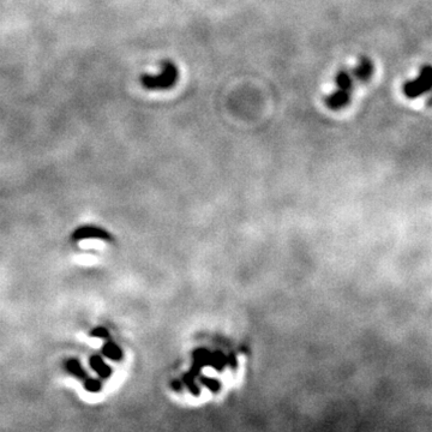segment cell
<instances>
[{"instance_id": "8fae6325", "label": "cell", "mask_w": 432, "mask_h": 432, "mask_svg": "<svg viewBox=\"0 0 432 432\" xmlns=\"http://www.w3.org/2000/svg\"><path fill=\"white\" fill-rule=\"evenodd\" d=\"M210 363L212 364V366H214L216 370H222L224 369L225 364L227 363V358L224 357V354L215 353V356L211 357Z\"/></svg>"}, {"instance_id": "4fadbf2b", "label": "cell", "mask_w": 432, "mask_h": 432, "mask_svg": "<svg viewBox=\"0 0 432 432\" xmlns=\"http://www.w3.org/2000/svg\"><path fill=\"white\" fill-rule=\"evenodd\" d=\"M91 336H93V338H99V339H108L109 332L107 329L99 327V328H95L94 330L91 331Z\"/></svg>"}, {"instance_id": "5b68a950", "label": "cell", "mask_w": 432, "mask_h": 432, "mask_svg": "<svg viewBox=\"0 0 432 432\" xmlns=\"http://www.w3.org/2000/svg\"><path fill=\"white\" fill-rule=\"evenodd\" d=\"M374 72V66L369 59L364 58L358 64L356 70L353 71L354 78L358 81H367L372 75Z\"/></svg>"}, {"instance_id": "8992f818", "label": "cell", "mask_w": 432, "mask_h": 432, "mask_svg": "<svg viewBox=\"0 0 432 432\" xmlns=\"http://www.w3.org/2000/svg\"><path fill=\"white\" fill-rule=\"evenodd\" d=\"M335 83L338 89L350 93L354 86V75H350L348 71L341 70L335 77Z\"/></svg>"}, {"instance_id": "6da1fadb", "label": "cell", "mask_w": 432, "mask_h": 432, "mask_svg": "<svg viewBox=\"0 0 432 432\" xmlns=\"http://www.w3.org/2000/svg\"><path fill=\"white\" fill-rule=\"evenodd\" d=\"M179 80L178 66L173 62H165L161 71L156 75L144 73L141 76V83L148 90H168L175 86Z\"/></svg>"}, {"instance_id": "9a60e30c", "label": "cell", "mask_w": 432, "mask_h": 432, "mask_svg": "<svg viewBox=\"0 0 432 432\" xmlns=\"http://www.w3.org/2000/svg\"><path fill=\"white\" fill-rule=\"evenodd\" d=\"M229 364H231L232 369H235V367H237V359H235L234 354H232V356L229 357Z\"/></svg>"}, {"instance_id": "9c48e42d", "label": "cell", "mask_w": 432, "mask_h": 432, "mask_svg": "<svg viewBox=\"0 0 432 432\" xmlns=\"http://www.w3.org/2000/svg\"><path fill=\"white\" fill-rule=\"evenodd\" d=\"M65 367L71 375H73L75 377L80 378V380H86L87 378V372L84 371V369L82 367V365H81V363L78 362V360L69 359L67 362H65Z\"/></svg>"}, {"instance_id": "7a4b0ae2", "label": "cell", "mask_w": 432, "mask_h": 432, "mask_svg": "<svg viewBox=\"0 0 432 432\" xmlns=\"http://www.w3.org/2000/svg\"><path fill=\"white\" fill-rule=\"evenodd\" d=\"M432 88V67L425 66L421 69L420 75L414 81L405 84L403 91L407 97H418L420 94H424Z\"/></svg>"}, {"instance_id": "ba28073f", "label": "cell", "mask_w": 432, "mask_h": 432, "mask_svg": "<svg viewBox=\"0 0 432 432\" xmlns=\"http://www.w3.org/2000/svg\"><path fill=\"white\" fill-rule=\"evenodd\" d=\"M102 353L109 358V359L115 360V362H119V360L123 359V350L112 341H107L105 343L104 348H102Z\"/></svg>"}, {"instance_id": "5bb4252c", "label": "cell", "mask_w": 432, "mask_h": 432, "mask_svg": "<svg viewBox=\"0 0 432 432\" xmlns=\"http://www.w3.org/2000/svg\"><path fill=\"white\" fill-rule=\"evenodd\" d=\"M184 381H185L186 385H187V387H189L190 391L192 392L193 395H198V394H200V388L197 387L196 383H194L193 380H192V378H191L190 375H189V376H186L185 378H184Z\"/></svg>"}, {"instance_id": "3957f363", "label": "cell", "mask_w": 432, "mask_h": 432, "mask_svg": "<svg viewBox=\"0 0 432 432\" xmlns=\"http://www.w3.org/2000/svg\"><path fill=\"white\" fill-rule=\"evenodd\" d=\"M349 100L350 93H347V91H343L341 89H336L325 97V105H327L328 108L332 109V111H339V109L346 107Z\"/></svg>"}, {"instance_id": "7c38bea8", "label": "cell", "mask_w": 432, "mask_h": 432, "mask_svg": "<svg viewBox=\"0 0 432 432\" xmlns=\"http://www.w3.org/2000/svg\"><path fill=\"white\" fill-rule=\"evenodd\" d=\"M201 382L202 384H204L205 387H207L209 390L211 391H218L219 389H220V382L218 380H215V378H209V377H202L201 378Z\"/></svg>"}, {"instance_id": "52a82bcc", "label": "cell", "mask_w": 432, "mask_h": 432, "mask_svg": "<svg viewBox=\"0 0 432 432\" xmlns=\"http://www.w3.org/2000/svg\"><path fill=\"white\" fill-rule=\"evenodd\" d=\"M90 366L99 376L102 378H108L112 375V369L104 362L100 356H93L90 358Z\"/></svg>"}, {"instance_id": "30bf717a", "label": "cell", "mask_w": 432, "mask_h": 432, "mask_svg": "<svg viewBox=\"0 0 432 432\" xmlns=\"http://www.w3.org/2000/svg\"><path fill=\"white\" fill-rule=\"evenodd\" d=\"M84 388L86 390L90 392H97L101 390L102 384L99 380H95V378H86L84 380Z\"/></svg>"}, {"instance_id": "277c9868", "label": "cell", "mask_w": 432, "mask_h": 432, "mask_svg": "<svg viewBox=\"0 0 432 432\" xmlns=\"http://www.w3.org/2000/svg\"><path fill=\"white\" fill-rule=\"evenodd\" d=\"M89 238H97V239H111V235L104 229L93 227V226H86V227H81L76 229L75 233L72 234L73 240H83Z\"/></svg>"}]
</instances>
